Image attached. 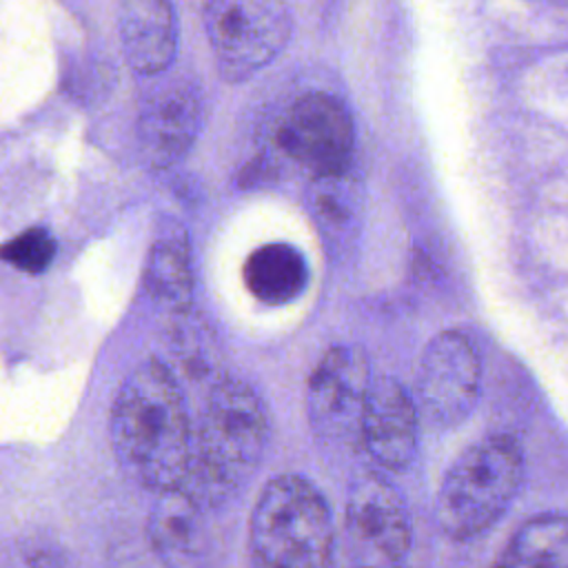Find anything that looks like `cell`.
<instances>
[{"label":"cell","instance_id":"cell-17","mask_svg":"<svg viewBox=\"0 0 568 568\" xmlns=\"http://www.w3.org/2000/svg\"><path fill=\"white\" fill-rule=\"evenodd\" d=\"M499 566L528 568L568 566V515H537L528 519L497 557Z\"/></svg>","mask_w":568,"mask_h":568},{"label":"cell","instance_id":"cell-15","mask_svg":"<svg viewBox=\"0 0 568 568\" xmlns=\"http://www.w3.org/2000/svg\"><path fill=\"white\" fill-rule=\"evenodd\" d=\"M204 508L180 486L158 493L149 515V539L158 555L171 564L193 561L202 548Z\"/></svg>","mask_w":568,"mask_h":568},{"label":"cell","instance_id":"cell-6","mask_svg":"<svg viewBox=\"0 0 568 568\" xmlns=\"http://www.w3.org/2000/svg\"><path fill=\"white\" fill-rule=\"evenodd\" d=\"M373 384L366 353L355 344L328 348L313 368L306 386L308 424L320 444H362V422Z\"/></svg>","mask_w":568,"mask_h":568},{"label":"cell","instance_id":"cell-3","mask_svg":"<svg viewBox=\"0 0 568 568\" xmlns=\"http://www.w3.org/2000/svg\"><path fill=\"white\" fill-rule=\"evenodd\" d=\"M524 481V455L508 435H490L468 446L446 470L435 521L453 539L488 530L513 504Z\"/></svg>","mask_w":568,"mask_h":568},{"label":"cell","instance_id":"cell-16","mask_svg":"<svg viewBox=\"0 0 568 568\" xmlns=\"http://www.w3.org/2000/svg\"><path fill=\"white\" fill-rule=\"evenodd\" d=\"M308 282L306 257L286 242H271L255 248L244 262V284L248 293L271 306L300 297Z\"/></svg>","mask_w":568,"mask_h":568},{"label":"cell","instance_id":"cell-10","mask_svg":"<svg viewBox=\"0 0 568 568\" xmlns=\"http://www.w3.org/2000/svg\"><path fill=\"white\" fill-rule=\"evenodd\" d=\"M202 124V98L189 82L158 89L142 106L138 122L140 149L149 166L169 169L193 146Z\"/></svg>","mask_w":568,"mask_h":568},{"label":"cell","instance_id":"cell-4","mask_svg":"<svg viewBox=\"0 0 568 568\" xmlns=\"http://www.w3.org/2000/svg\"><path fill=\"white\" fill-rule=\"evenodd\" d=\"M248 537L253 555L266 566H324L335 544L331 508L308 479L277 475L253 506Z\"/></svg>","mask_w":568,"mask_h":568},{"label":"cell","instance_id":"cell-14","mask_svg":"<svg viewBox=\"0 0 568 568\" xmlns=\"http://www.w3.org/2000/svg\"><path fill=\"white\" fill-rule=\"evenodd\" d=\"M362 202V184L353 171L311 178L306 204L328 248H346L355 242Z\"/></svg>","mask_w":568,"mask_h":568},{"label":"cell","instance_id":"cell-11","mask_svg":"<svg viewBox=\"0 0 568 568\" xmlns=\"http://www.w3.org/2000/svg\"><path fill=\"white\" fill-rule=\"evenodd\" d=\"M417 417L413 397L395 377H373L362 422L368 455L388 470L408 468L417 450Z\"/></svg>","mask_w":568,"mask_h":568},{"label":"cell","instance_id":"cell-8","mask_svg":"<svg viewBox=\"0 0 568 568\" xmlns=\"http://www.w3.org/2000/svg\"><path fill=\"white\" fill-rule=\"evenodd\" d=\"M481 388V362L459 331L437 333L424 348L415 395L422 415L437 428L459 426L475 408Z\"/></svg>","mask_w":568,"mask_h":568},{"label":"cell","instance_id":"cell-1","mask_svg":"<svg viewBox=\"0 0 568 568\" xmlns=\"http://www.w3.org/2000/svg\"><path fill=\"white\" fill-rule=\"evenodd\" d=\"M109 437L122 473L146 490L175 488L191 453L186 402L158 359L138 364L113 399Z\"/></svg>","mask_w":568,"mask_h":568},{"label":"cell","instance_id":"cell-13","mask_svg":"<svg viewBox=\"0 0 568 568\" xmlns=\"http://www.w3.org/2000/svg\"><path fill=\"white\" fill-rule=\"evenodd\" d=\"M191 242L182 224L164 222L146 255L144 286L149 295L173 313H186L193 302Z\"/></svg>","mask_w":568,"mask_h":568},{"label":"cell","instance_id":"cell-18","mask_svg":"<svg viewBox=\"0 0 568 568\" xmlns=\"http://www.w3.org/2000/svg\"><path fill=\"white\" fill-rule=\"evenodd\" d=\"M53 257H55V237L42 226L27 229L2 246V260L29 275H38L47 271Z\"/></svg>","mask_w":568,"mask_h":568},{"label":"cell","instance_id":"cell-12","mask_svg":"<svg viewBox=\"0 0 568 568\" xmlns=\"http://www.w3.org/2000/svg\"><path fill=\"white\" fill-rule=\"evenodd\" d=\"M120 40L135 73H162L178 51V20L171 0H122Z\"/></svg>","mask_w":568,"mask_h":568},{"label":"cell","instance_id":"cell-2","mask_svg":"<svg viewBox=\"0 0 568 568\" xmlns=\"http://www.w3.org/2000/svg\"><path fill=\"white\" fill-rule=\"evenodd\" d=\"M268 442L260 395L242 379H220L206 395L180 488L204 510L229 501L257 470Z\"/></svg>","mask_w":568,"mask_h":568},{"label":"cell","instance_id":"cell-7","mask_svg":"<svg viewBox=\"0 0 568 568\" xmlns=\"http://www.w3.org/2000/svg\"><path fill=\"white\" fill-rule=\"evenodd\" d=\"M275 144L311 178L344 173L353 164V120L337 98L304 93L280 115Z\"/></svg>","mask_w":568,"mask_h":568},{"label":"cell","instance_id":"cell-5","mask_svg":"<svg viewBox=\"0 0 568 568\" xmlns=\"http://www.w3.org/2000/svg\"><path fill=\"white\" fill-rule=\"evenodd\" d=\"M204 29L220 75L242 82L284 51L293 18L284 0H206Z\"/></svg>","mask_w":568,"mask_h":568},{"label":"cell","instance_id":"cell-9","mask_svg":"<svg viewBox=\"0 0 568 568\" xmlns=\"http://www.w3.org/2000/svg\"><path fill=\"white\" fill-rule=\"evenodd\" d=\"M346 537L355 561L395 566L413 541V524L402 493L382 475L357 477L346 497Z\"/></svg>","mask_w":568,"mask_h":568}]
</instances>
